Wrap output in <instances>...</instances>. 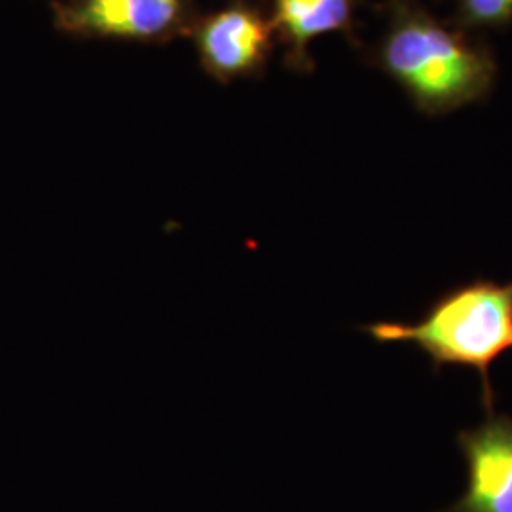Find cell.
I'll return each mask as SVG.
<instances>
[{"label": "cell", "mask_w": 512, "mask_h": 512, "mask_svg": "<svg viewBox=\"0 0 512 512\" xmlns=\"http://www.w3.org/2000/svg\"><path fill=\"white\" fill-rule=\"evenodd\" d=\"M363 330L382 344H416L435 368H475L484 385V404L492 414L490 366L512 349V283L476 279L442 294L418 323L380 321Z\"/></svg>", "instance_id": "1"}, {"label": "cell", "mask_w": 512, "mask_h": 512, "mask_svg": "<svg viewBox=\"0 0 512 512\" xmlns=\"http://www.w3.org/2000/svg\"><path fill=\"white\" fill-rule=\"evenodd\" d=\"M382 61L408 93L431 110L469 103L490 86L492 63L421 12L399 10L382 46Z\"/></svg>", "instance_id": "2"}, {"label": "cell", "mask_w": 512, "mask_h": 512, "mask_svg": "<svg viewBox=\"0 0 512 512\" xmlns=\"http://www.w3.org/2000/svg\"><path fill=\"white\" fill-rule=\"evenodd\" d=\"M467 461V490L450 512H512V420L490 414L459 435Z\"/></svg>", "instance_id": "3"}, {"label": "cell", "mask_w": 512, "mask_h": 512, "mask_svg": "<svg viewBox=\"0 0 512 512\" xmlns=\"http://www.w3.org/2000/svg\"><path fill=\"white\" fill-rule=\"evenodd\" d=\"M183 0H69L57 6V25L92 37L152 40L177 29Z\"/></svg>", "instance_id": "4"}, {"label": "cell", "mask_w": 512, "mask_h": 512, "mask_svg": "<svg viewBox=\"0 0 512 512\" xmlns=\"http://www.w3.org/2000/svg\"><path fill=\"white\" fill-rule=\"evenodd\" d=\"M272 29L258 12L245 6L224 8L196 31V46L205 69L219 78L251 73L270 48Z\"/></svg>", "instance_id": "5"}, {"label": "cell", "mask_w": 512, "mask_h": 512, "mask_svg": "<svg viewBox=\"0 0 512 512\" xmlns=\"http://www.w3.org/2000/svg\"><path fill=\"white\" fill-rule=\"evenodd\" d=\"M349 18L351 0H275V23L298 50L344 29Z\"/></svg>", "instance_id": "6"}, {"label": "cell", "mask_w": 512, "mask_h": 512, "mask_svg": "<svg viewBox=\"0 0 512 512\" xmlns=\"http://www.w3.org/2000/svg\"><path fill=\"white\" fill-rule=\"evenodd\" d=\"M461 16L473 25H497L512 18V0H461Z\"/></svg>", "instance_id": "7"}]
</instances>
